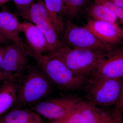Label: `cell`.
Wrapping results in <instances>:
<instances>
[{
  "mask_svg": "<svg viewBox=\"0 0 123 123\" xmlns=\"http://www.w3.org/2000/svg\"><path fill=\"white\" fill-rule=\"evenodd\" d=\"M86 10L93 20L117 23L118 18L114 13L95 2L86 7Z\"/></svg>",
  "mask_w": 123,
  "mask_h": 123,
  "instance_id": "obj_16",
  "label": "cell"
},
{
  "mask_svg": "<svg viewBox=\"0 0 123 123\" xmlns=\"http://www.w3.org/2000/svg\"><path fill=\"white\" fill-rule=\"evenodd\" d=\"M21 27L29 48V55H42L48 53L46 39L42 31L37 26L26 22H21Z\"/></svg>",
  "mask_w": 123,
  "mask_h": 123,
  "instance_id": "obj_11",
  "label": "cell"
},
{
  "mask_svg": "<svg viewBox=\"0 0 123 123\" xmlns=\"http://www.w3.org/2000/svg\"><path fill=\"white\" fill-rule=\"evenodd\" d=\"M60 123L58 122V121H53V122H50V123Z\"/></svg>",
  "mask_w": 123,
  "mask_h": 123,
  "instance_id": "obj_29",
  "label": "cell"
},
{
  "mask_svg": "<svg viewBox=\"0 0 123 123\" xmlns=\"http://www.w3.org/2000/svg\"><path fill=\"white\" fill-rule=\"evenodd\" d=\"M116 104L118 105L122 110H123V82L121 95L119 99Z\"/></svg>",
  "mask_w": 123,
  "mask_h": 123,
  "instance_id": "obj_25",
  "label": "cell"
},
{
  "mask_svg": "<svg viewBox=\"0 0 123 123\" xmlns=\"http://www.w3.org/2000/svg\"><path fill=\"white\" fill-rule=\"evenodd\" d=\"M37 26L42 31L46 39L48 49V53H50L55 50L62 42L53 26L49 25Z\"/></svg>",
  "mask_w": 123,
  "mask_h": 123,
  "instance_id": "obj_19",
  "label": "cell"
},
{
  "mask_svg": "<svg viewBox=\"0 0 123 123\" xmlns=\"http://www.w3.org/2000/svg\"><path fill=\"white\" fill-rule=\"evenodd\" d=\"M61 40L64 44L75 49L110 51L118 47L102 42L85 26H78L68 20L65 23Z\"/></svg>",
  "mask_w": 123,
  "mask_h": 123,
  "instance_id": "obj_5",
  "label": "cell"
},
{
  "mask_svg": "<svg viewBox=\"0 0 123 123\" xmlns=\"http://www.w3.org/2000/svg\"><path fill=\"white\" fill-rule=\"evenodd\" d=\"M115 109L114 116L111 117L104 112H103L102 120L101 123H123L121 121V109L116 106Z\"/></svg>",
  "mask_w": 123,
  "mask_h": 123,
  "instance_id": "obj_22",
  "label": "cell"
},
{
  "mask_svg": "<svg viewBox=\"0 0 123 123\" xmlns=\"http://www.w3.org/2000/svg\"><path fill=\"white\" fill-rule=\"evenodd\" d=\"M118 7L123 9V0H110Z\"/></svg>",
  "mask_w": 123,
  "mask_h": 123,
  "instance_id": "obj_26",
  "label": "cell"
},
{
  "mask_svg": "<svg viewBox=\"0 0 123 123\" xmlns=\"http://www.w3.org/2000/svg\"><path fill=\"white\" fill-rule=\"evenodd\" d=\"M8 41H8L7 39H6L0 33V45H4L3 44H5V43H7Z\"/></svg>",
  "mask_w": 123,
  "mask_h": 123,
  "instance_id": "obj_27",
  "label": "cell"
},
{
  "mask_svg": "<svg viewBox=\"0 0 123 123\" xmlns=\"http://www.w3.org/2000/svg\"><path fill=\"white\" fill-rule=\"evenodd\" d=\"M94 2L111 10L121 22L123 21V9L117 6L110 0H94Z\"/></svg>",
  "mask_w": 123,
  "mask_h": 123,
  "instance_id": "obj_21",
  "label": "cell"
},
{
  "mask_svg": "<svg viewBox=\"0 0 123 123\" xmlns=\"http://www.w3.org/2000/svg\"><path fill=\"white\" fill-rule=\"evenodd\" d=\"M78 106L63 118L57 121L60 123H85L84 116Z\"/></svg>",
  "mask_w": 123,
  "mask_h": 123,
  "instance_id": "obj_20",
  "label": "cell"
},
{
  "mask_svg": "<svg viewBox=\"0 0 123 123\" xmlns=\"http://www.w3.org/2000/svg\"><path fill=\"white\" fill-rule=\"evenodd\" d=\"M21 32V22L16 14L6 9L0 11V33L8 41L22 45L29 51L28 46L19 36Z\"/></svg>",
  "mask_w": 123,
  "mask_h": 123,
  "instance_id": "obj_10",
  "label": "cell"
},
{
  "mask_svg": "<svg viewBox=\"0 0 123 123\" xmlns=\"http://www.w3.org/2000/svg\"><path fill=\"white\" fill-rule=\"evenodd\" d=\"M10 0H0V7Z\"/></svg>",
  "mask_w": 123,
  "mask_h": 123,
  "instance_id": "obj_28",
  "label": "cell"
},
{
  "mask_svg": "<svg viewBox=\"0 0 123 123\" xmlns=\"http://www.w3.org/2000/svg\"><path fill=\"white\" fill-rule=\"evenodd\" d=\"M122 22H123V21Z\"/></svg>",
  "mask_w": 123,
  "mask_h": 123,
  "instance_id": "obj_30",
  "label": "cell"
},
{
  "mask_svg": "<svg viewBox=\"0 0 123 123\" xmlns=\"http://www.w3.org/2000/svg\"><path fill=\"white\" fill-rule=\"evenodd\" d=\"M3 81L0 86V118L7 110L15 105L18 88L14 80H5Z\"/></svg>",
  "mask_w": 123,
  "mask_h": 123,
  "instance_id": "obj_13",
  "label": "cell"
},
{
  "mask_svg": "<svg viewBox=\"0 0 123 123\" xmlns=\"http://www.w3.org/2000/svg\"><path fill=\"white\" fill-rule=\"evenodd\" d=\"M85 123H101L103 111L89 101H81L78 105Z\"/></svg>",
  "mask_w": 123,
  "mask_h": 123,
  "instance_id": "obj_17",
  "label": "cell"
},
{
  "mask_svg": "<svg viewBox=\"0 0 123 123\" xmlns=\"http://www.w3.org/2000/svg\"></svg>",
  "mask_w": 123,
  "mask_h": 123,
  "instance_id": "obj_31",
  "label": "cell"
},
{
  "mask_svg": "<svg viewBox=\"0 0 123 123\" xmlns=\"http://www.w3.org/2000/svg\"><path fill=\"white\" fill-rule=\"evenodd\" d=\"M20 14L23 19L35 25L52 26L44 2L42 0L34 2Z\"/></svg>",
  "mask_w": 123,
  "mask_h": 123,
  "instance_id": "obj_12",
  "label": "cell"
},
{
  "mask_svg": "<svg viewBox=\"0 0 123 123\" xmlns=\"http://www.w3.org/2000/svg\"><path fill=\"white\" fill-rule=\"evenodd\" d=\"M80 101L69 98L46 99L36 104L34 109L39 115L58 121L76 108Z\"/></svg>",
  "mask_w": 123,
  "mask_h": 123,
  "instance_id": "obj_7",
  "label": "cell"
},
{
  "mask_svg": "<svg viewBox=\"0 0 123 123\" xmlns=\"http://www.w3.org/2000/svg\"><path fill=\"white\" fill-rule=\"evenodd\" d=\"M7 45V44H6V45H0V81H3V78H2L1 73V65L3 55H4Z\"/></svg>",
  "mask_w": 123,
  "mask_h": 123,
  "instance_id": "obj_24",
  "label": "cell"
},
{
  "mask_svg": "<svg viewBox=\"0 0 123 123\" xmlns=\"http://www.w3.org/2000/svg\"><path fill=\"white\" fill-rule=\"evenodd\" d=\"M27 74L18 89L14 108L37 103L47 97L51 90V81L38 66L28 68Z\"/></svg>",
  "mask_w": 123,
  "mask_h": 123,
  "instance_id": "obj_3",
  "label": "cell"
},
{
  "mask_svg": "<svg viewBox=\"0 0 123 123\" xmlns=\"http://www.w3.org/2000/svg\"><path fill=\"white\" fill-rule=\"evenodd\" d=\"M90 75L111 79L123 78V47L108 52Z\"/></svg>",
  "mask_w": 123,
  "mask_h": 123,
  "instance_id": "obj_8",
  "label": "cell"
},
{
  "mask_svg": "<svg viewBox=\"0 0 123 123\" xmlns=\"http://www.w3.org/2000/svg\"><path fill=\"white\" fill-rule=\"evenodd\" d=\"M108 52L75 49L61 42L55 50L48 54L61 61L75 74L87 78Z\"/></svg>",
  "mask_w": 123,
  "mask_h": 123,
  "instance_id": "obj_1",
  "label": "cell"
},
{
  "mask_svg": "<svg viewBox=\"0 0 123 123\" xmlns=\"http://www.w3.org/2000/svg\"><path fill=\"white\" fill-rule=\"evenodd\" d=\"M16 8L21 13L28 8L30 6L35 2V0H13Z\"/></svg>",
  "mask_w": 123,
  "mask_h": 123,
  "instance_id": "obj_23",
  "label": "cell"
},
{
  "mask_svg": "<svg viewBox=\"0 0 123 123\" xmlns=\"http://www.w3.org/2000/svg\"><path fill=\"white\" fill-rule=\"evenodd\" d=\"M51 23L59 37H62L64 29V16L62 12V0H44Z\"/></svg>",
  "mask_w": 123,
  "mask_h": 123,
  "instance_id": "obj_15",
  "label": "cell"
},
{
  "mask_svg": "<svg viewBox=\"0 0 123 123\" xmlns=\"http://www.w3.org/2000/svg\"><path fill=\"white\" fill-rule=\"evenodd\" d=\"M87 2V0H62L64 17L70 21L76 18L85 8Z\"/></svg>",
  "mask_w": 123,
  "mask_h": 123,
  "instance_id": "obj_18",
  "label": "cell"
},
{
  "mask_svg": "<svg viewBox=\"0 0 123 123\" xmlns=\"http://www.w3.org/2000/svg\"><path fill=\"white\" fill-rule=\"evenodd\" d=\"M51 82L65 90H75L85 84L87 78L73 72L61 61L49 54L31 56Z\"/></svg>",
  "mask_w": 123,
  "mask_h": 123,
  "instance_id": "obj_2",
  "label": "cell"
},
{
  "mask_svg": "<svg viewBox=\"0 0 123 123\" xmlns=\"http://www.w3.org/2000/svg\"><path fill=\"white\" fill-rule=\"evenodd\" d=\"M86 97L94 105L110 106L116 104L121 95L123 78L111 79L90 75ZM88 76V77H89Z\"/></svg>",
  "mask_w": 123,
  "mask_h": 123,
  "instance_id": "obj_4",
  "label": "cell"
},
{
  "mask_svg": "<svg viewBox=\"0 0 123 123\" xmlns=\"http://www.w3.org/2000/svg\"><path fill=\"white\" fill-rule=\"evenodd\" d=\"M28 52L21 44L13 43L7 44L1 65L3 81L14 80L19 78L28 68Z\"/></svg>",
  "mask_w": 123,
  "mask_h": 123,
  "instance_id": "obj_6",
  "label": "cell"
},
{
  "mask_svg": "<svg viewBox=\"0 0 123 123\" xmlns=\"http://www.w3.org/2000/svg\"><path fill=\"white\" fill-rule=\"evenodd\" d=\"M0 123H42L36 112L27 109L14 108L0 118Z\"/></svg>",
  "mask_w": 123,
  "mask_h": 123,
  "instance_id": "obj_14",
  "label": "cell"
},
{
  "mask_svg": "<svg viewBox=\"0 0 123 123\" xmlns=\"http://www.w3.org/2000/svg\"><path fill=\"white\" fill-rule=\"evenodd\" d=\"M85 26L105 43L116 47L123 43V31L117 23L91 19Z\"/></svg>",
  "mask_w": 123,
  "mask_h": 123,
  "instance_id": "obj_9",
  "label": "cell"
}]
</instances>
